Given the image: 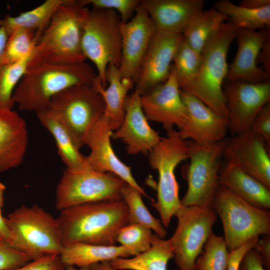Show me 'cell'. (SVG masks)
Segmentation results:
<instances>
[{
  "mask_svg": "<svg viewBox=\"0 0 270 270\" xmlns=\"http://www.w3.org/2000/svg\"><path fill=\"white\" fill-rule=\"evenodd\" d=\"M57 219L64 246H114L118 231L128 224V208L122 199L88 202L60 210Z\"/></svg>",
  "mask_w": 270,
  "mask_h": 270,
  "instance_id": "6da1fadb",
  "label": "cell"
},
{
  "mask_svg": "<svg viewBox=\"0 0 270 270\" xmlns=\"http://www.w3.org/2000/svg\"><path fill=\"white\" fill-rule=\"evenodd\" d=\"M89 11L80 0H64L39 38L29 58L28 68L40 63L86 62L81 42Z\"/></svg>",
  "mask_w": 270,
  "mask_h": 270,
  "instance_id": "7a4b0ae2",
  "label": "cell"
},
{
  "mask_svg": "<svg viewBox=\"0 0 270 270\" xmlns=\"http://www.w3.org/2000/svg\"><path fill=\"white\" fill-rule=\"evenodd\" d=\"M96 76L86 62L38 64L28 68L14 92L12 100L20 110L37 113L48 109L56 94L74 86L92 85Z\"/></svg>",
  "mask_w": 270,
  "mask_h": 270,
  "instance_id": "3957f363",
  "label": "cell"
},
{
  "mask_svg": "<svg viewBox=\"0 0 270 270\" xmlns=\"http://www.w3.org/2000/svg\"><path fill=\"white\" fill-rule=\"evenodd\" d=\"M236 30L232 24L224 22L210 37L200 52L202 62L198 74L184 90L227 119L228 112L222 85L228 70V53L236 38Z\"/></svg>",
  "mask_w": 270,
  "mask_h": 270,
  "instance_id": "277c9868",
  "label": "cell"
},
{
  "mask_svg": "<svg viewBox=\"0 0 270 270\" xmlns=\"http://www.w3.org/2000/svg\"><path fill=\"white\" fill-rule=\"evenodd\" d=\"M5 220L12 234L9 244L14 248L32 260L60 256L64 246L58 220L42 208L22 206Z\"/></svg>",
  "mask_w": 270,
  "mask_h": 270,
  "instance_id": "5b68a950",
  "label": "cell"
},
{
  "mask_svg": "<svg viewBox=\"0 0 270 270\" xmlns=\"http://www.w3.org/2000/svg\"><path fill=\"white\" fill-rule=\"evenodd\" d=\"M166 131V135L148 155L150 166L158 174L157 199L151 204L159 213L164 226L168 228L182 206L174 171L181 162L188 158V146L187 140L178 130L172 128Z\"/></svg>",
  "mask_w": 270,
  "mask_h": 270,
  "instance_id": "8992f818",
  "label": "cell"
},
{
  "mask_svg": "<svg viewBox=\"0 0 270 270\" xmlns=\"http://www.w3.org/2000/svg\"><path fill=\"white\" fill-rule=\"evenodd\" d=\"M122 21L118 14L108 9L90 10L84 22L81 42L82 52L95 66L103 87L109 64L119 67L121 61Z\"/></svg>",
  "mask_w": 270,
  "mask_h": 270,
  "instance_id": "52a82bcc",
  "label": "cell"
},
{
  "mask_svg": "<svg viewBox=\"0 0 270 270\" xmlns=\"http://www.w3.org/2000/svg\"><path fill=\"white\" fill-rule=\"evenodd\" d=\"M212 208L221 218L224 239L229 252L260 234H270V212L244 201L219 186Z\"/></svg>",
  "mask_w": 270,
  "mask_h": 270,
  "instance_id": "ba28073f",
  "label": "cell"
},
{
  "mask_svg": "<svg viewBox=\"0 0 270 270\" xmlns=\"http://www.w3.org/2000/svg\"><path fill=\"white\" fill-rule=\"evenodd\" d=\"M225 138L214 143L200 144L187 140L190 163L184 172L186 192L180 200L182 206L212 208L222 164Z\"/></svg>",
  "mask_w": 270,
  "mask_h": 270,
  "instance_id": "9c48e42d",
  "label": "cell"
},
{
  "mask_svg": "<svg viewBox=\"0 0 270 270\" xmlns=\"http://www.w3.org/2000/svg\"><path fill=\"white\" fill-rule=\"evenodd\" d=\"M70 132L77 146H85L90 128L104 114V100L92 85L67 88L54 96L50 108Z\"/></svg>",
  "mask_w": 270,
  "mask_h": 270,
  "instance_id": "30bf717a",
  "label": "cell"
},
{
  "mask_svg": "<svg viewBox=\"0 0 270 270\" xmlns=\"http://www.w3.org/2000/svg\"><path fill=\"white\" fill-rule=\"evenodd\" d=\"M126 184L113 174L98 172L90 167L66 169L56 187V206L61 210L88 202L121 200Z\"/></svg>",
  "mask_w": 270,
  "mask_h": 270,
  "instance_id": "8fae6325",
  "label": "cell"
},
{
  "mask_svg": "<svg viewBox=\"0 0 270 270\" xmlns=\"http://www.w3.org/2000/svg\"><path fill=\"white\" fill-rule=\"evenodd\" d=\"M175 216L178 224L170 240L178 270H195L217 214L212 208L182 206Z\"/></svg>",
  "mask_w": 270,
  "mask_h": 270,
  "instance_id": "7c38bea8",
  "label": "cell"
},
{
  "mask_svg": "<svg viewBox=\"0 0 270 270\" xmlns=\"http://www.w3.org/2000/svg\"><path fill=\"white\" fill-rule=\"evenodd\" d=\"M223 90L228 112V130L232 136L250 130L256 116L270 102L269 81H228Z\"/></svg>",
  "mask_w": 270,
  "mask_h": 270,
  "instance_id": "4fadbf2b",
  "label": "cell"
},
{
  "mask_svg": "<svg viewBox=\"0 0 270 270\" xmlns=\"http://www.w3.org/2000/svg\"><path fill=\"white\" fill-rule=\"evenodd\" d=\"M120 30V76L135 84L148 46L158 29L141 3L130 20L121 22Z\"/></svg>",
  "mask_w": 270,
  "mask_h": 270,
  "instance_id": "5bb4252c",
  "label": "cell"
},
{
  "mask_svg": "<svg viewBox=\"0 0 270 270\" xmlns=\"http://www.w3.org/2000/svg\"><path fill=\"white\" fill-rule=\"evenodd\" d=\"M270 148L250 130L225 138L223 157L270 189Z\"/></svg>",
  "mask_w": 270,
  "mask_h": 270,
  "instance_id": "9a60e30c",
  "label": "cell"
},
{
  "mask_svg": "<svg viewBox=\"0 0 270 270\" xmlns=\"http://www.w3.org/2000/svg\"><path fill=\"white\" fill-rule=\"evenodd\" d=\"M182 34L157 30L142 60L135 90L140 96L164 82L171 72V63Z\"/></svg>",
  "mask_w": 270,
  "mask_h": 270,
  "instance_id": "2e32d148",
  "label": "cell"
},
{
  "mask_svg": "<svg viewBox=\"0 0 270 270\" xmlns=\"http://www.w3.org/2000/svg\"><path fill=\"white\" fill-rule=\"evenodd\" d=\"M112 132L104 116L92 126L84 142L85 145L90 149V153L86 156L88 164L96 172H110L118 176L148 198L144 189L134 178L130 167L123 162L114 152L110 141Z\"/></svg>",
  "mask_w": 270,
  "mask_h": 270,
  "instance_id": "e0dca14e",
  "label": "cell"
},
{
  "mask_svg": "<svg viewBox=\"0 0 270 270\" xmlns=\"http://www.w3.org/2000/svg\"><path fill=\"white\" fill-rule=\"evenodd\" d=\"M140 100L148 120L161 124L166 130L174 126L180 129L188 120V111L172 70L164 82L141 96Z\"/></svg>",
  "mask_w": 270,
  "mask_h": 270,
  "instance_id": "ac0fdd59",
  "label": "cell"
},
{
  "mask_svg": "<svg viewBox=\"0 0 270 270\" xmlns=\"http://www.w3.org/2000/svg\"><path fill=\"white\" fill-rule=\"evenodd\" d=\"M188 111V120L178 132L186 140L200 144L216 142L225 138L228 120L218 115L196 97L180 90Z\"/></svg>",
  "mask_w": 270,
  "mask_h": 270,
  "instance_id": "d6986e66",
  "label": "cell"
},
{
  "mask_svg": "<svg viewBox=\"0 0 270 270\" xmlns=\"http://www.w3.org/2000/svg\"><path fill=\"white\" fill-rule=\"evenodd\" d=\"M140 98L136 90L128 96L123 121L112 136L113 138L124 142L130 154H148L162 138L148 124L142 106Z\"/></svg>",
  "mask_w": 270,
  "mask_h": 270,
  "instance_id": "ffe728a7",
  "label": "cell"
},
{
  "mask_svg": "<svg viewBox=\"0 0 270 270\" xmlns=\"http://www.w3.org/2000/svg\"><path fill=\"white\" fill-rule=\"evenodd\" d=\"M269 37L270 28L260 30L236 28L235 38L238 41V51L228 68V81L250 83L269 81L270 75L257 64L260 52Z\"/></svg>",
  "mask_w": 270,
  "mask_h": 270,
  "instance_id": "44dd1931",
  "label": "cell"
},
{
  "mask_svg": "<svg viewBox=\"0 0 270 270\" xmlns=\"http://www.w3.org/2000/svg\"><path fill=\"white\" fill-rule=\"evenodd\" d=\"M158 30L182 34L192 21L204 10V0H142Z\"/></svg>",
  "mask_w": 270,
  "mask_h": 270,
  "instance_id": "7402d4cb",
  "label": "cell"
},
{
  "mask_svg": "<svg viewBox=\"0 0 270 270\" xmlns=\"http://www.w3.org/2000/svg\"><path fill=\"white\" fill-rule=\"evenodd\" d=\"M28 144L24 119L16 111L0 108V172L22 162Z\"/></svg>",
  "mask_w": 270,
  "mask_h": 270,
  "instance_id": "603a6c76",
  "label": "cell"
},
{
  "mask_svg": "<svg viewBox=\"0 0 270 270\" xmlns=\"http://www.w3.org/2000/svg\"><path fill=\"white\" fill-rule=\"evenodd\" d=\"M106 80L108 86L103 87L100 78L96 76L92 86L102 97L105 104L104 116L114 132L121 125L125 114V104L128 93L134 86L129 80L122 79L118 67L109 64L106 73Z\"/></svg>",
  "mask_w": 270,
  "mask_h": 270,
  "instance_id": "cb8c5ba5",
  "label": "cell"
},
{
  "mask_svg": "<svg viewBox=\"0 0 270 270\" xmlns=\"http://www.w3.org/2000/svg\"><path fill=\"white\" fill-rule=\"evenodd\" d=\"M218 181L220 186L251 205L264 210L270 208V189L236 165L228 162L222 164Z\"/></svg>",
  "mask_w": 270,
  "mask_h": 270,
  "instance_id": "d4e9b609",
  "label": "cell"
},
{
  "mask_svg": "<svg viewBox=\"0 0 270 270\" xmlns=\"http://www.w3.org/2000/svg\"><path fill=\"white\" fill-rule=\"evenodd\" d=\"M132 256L131 252L121 246H102L76 242L64 246L60 254L66 266L84 267L110 262L118 258Z\"/></svg>",
  "mask_w": 270,
  "mask_h": 270,
  "instance_id": "484cf974",
  "label": "cell"
},
{
  "mask_svg": "<svg viewBox=\"0 0 270 270\" xmlns=\"http://www.w3.org/2000/svg\"><path fill=\"white\" fill-rule=\"evenodd\" d=\"M36 114L40 123L55 139L58 152L67 169L74 170L90 167L86 156L80 152L70 132L55 113L48 108Z\"/></svg>",
  "mask_w": 270,
  "mask_h": 270,
  "instance_id": "4316f807",
  "label": "cell"
},
{
  "mask_svg": "<svg viewBox=\"0 0 270 270\" xmlns=\"http://www.w3.org/2000/svg\"><path fill=\"white\" fill-rule=\"evenodd\" d=\"M172 258L174 252L170 240H164L152 234L148 250L131 258L113 260L110 263L120 270H167L168 262Z\"/></svg>",
  "mask_w": 270,
  "mask_h": 270,
  "instance_id": "83f0119b",
  "label": "cell"
},
{
  "mask_svg": "<svg viewBox=\"0 0 270 270\" xmlns=\"http://www.w3.org/2000/svg\"><path fill=\"white\" fill-rule=\"evenodd\" d=\"M64 0H46L36 8L18 16L6 15L0 19V26L4 29L8 38L19 30L26 29L35 32L38 40Z\"/></svg>",
  "mask_w": 270,
  "mask_h": 270,
  "instance_id": "f1b7e54d",
  "label": "cell"
},
{
  "mask_svg": "<svg viewBox=\"0 0 270 270\" xmlns=\"http://www.w3.org/2000/svg\"><path fill=\"white\" fill-rule=\"evenodd\" d=\"M226 16L236 28L252 30L270 28V6L252 9L236 5L229 0L216 2L214 8Z\"/></svg>",
  "mask_w": 270,
  "mask_h": 270,
  "instance_id": "f546056e",
  "label": "cell"
},
{
  "mask_svg": "<svg viewBox=\"0 0 270 270\" xmlns=\"http://www.w3.org/2000/svg\"><path fill=\"white\" fill-rule=\"evenodd\" d=\"M228 20L215 8L203 10L186 27L182 36L192 48L200 54L210 37Z\"/></svg>",
  "mask_w": 270,
  "mask_h": 270,
  "instance_id": "4dcf8cb0",
  "label": "cell"
},
{
  "mask_svg": "<svg viewBox=\"0 0 270 270\" xmlns=\"http://www.w3.org/2000/svg\"><path fill=\"white\" fill-rule=\"evenodd\" d=\"M172 72L180 90H186L192 83L199 71L200 54L196 52L183 37L174 52Z\"/></svg>",
  "mask_w": 270,
  "mask_h": 270,
  "instance_id": "1f68e13d",
  "label": "cell"
},
{
  "mask_svg": "<svg viewBox=\"0 0 270 270\" xmlns=\"http://www.w3.org/2000/svg\"><path fill=\"white\" fill-rule=\"evenodd\" d=\"M142 194L126 184L122 190V200L128 208V224H139L150 228L159 237L164 238L167 231L160 220L154 217L142 201Z\"/></svg>",
  "mask_w": 270,
  "mask_h": 270,
  "instance_id": "d6a6232c",
  "label": "cell"
},
{
  "mask_svg": "<svg viewBox=\"0 0 270 270\" xmlns=\"http://www.w3.org/2000/svg\"><path fill=\"white\" fill-rule=\"evenodd\" d=\"M230 256L224 236L212 232L196 261V270H226Z\"/></svg>",
  "mask_w": 270,
  "mask_h": 270,
  "instance_id": "836d02e7",
  "label": "cell"
},
{
  "mask_svg": "<svg viewBox=\"0 0 270 270\" xmlns=\"http://www.w3.org/2000/svg\"><path fill=\"white\" fill-rule=\"evenodd\" d=\"M38 41L35 32L21 29L8 38L1 59V66L15 62L31 56Z\"/></svg>",
  "mask_w": 270,
  "mask_h": 270,
  "instance_id": "e575fe53",
  "label": "cell"
},
{
  "mask_svg": "<svg viewBox=\"0 0 270 270\" xmlns=\"http://www.w3.org/2000/svg\"><path fill=\"white\" fill-rule=\"evenodd\" d=\"M30 56L6 64L0 69V108L12 110L15 104L12 94L28 69Z\"/></svg>",
  "mask_w": 270,
  "mask_h": 270,
  "instance_id": "d590c367",
  "label": "cell"
},
{
  "mask_svg": "<svg viewBox=\"0 0 270 270\" xmlns=\"http://www.w3.org/2000/svg\"><path fill=\"white\" fill-rule=\"evenodd\" d=\"M152 235L148 228L139 224H128L118 232L116 242L131 252L132 256L148 250Z\"/></svg>",
  "mask_w": 270,
  "mask_h": 270,
  "instance_id": "8d00e7d4",
  "label": "cell"
},
{
  "mask_svg": "<svg viewBox=\"0 0 270 270\" xmlns=\"http://www.w3.org/2000/svg\"><path fill=\"white\" fill-rule=\"evenodd\" d=\"M80 2L86 6L90 4L93 8L114 10L122 22L130 20L141 4L140 0H80Z\"/></svg>",
  "mask_w": 270,
  "mask_h": 270,
  "instance_id": "74e56055",
  "label": "cell"
},
{
  "mask_svg": "<svg viewBox=\"0 0 270 270\" xmlns=\"http://www.w3.org/2000/svg\"><path fill=\"white\" fill-rule=\"evenodd\" d=\"M31 260L30 256L12 248L0 236V270H14Z\"/></svg>",
  "mask_w": 270,
  "mask_h": 270,
  "instance_id": "f35d334b",
  "label": "cell"
},
{
  "mask_svg": "<svg viewBox=\"0 0 270 270\" xmlns=\"http://www.w3.org/2000/svg\"><path fill=\"white\" fill-rule=\"evenodd\" d=\"M250 130L261 138L270 148V102L256 116Z\"/></svg>",
  "mask_w": 270,
  "mask_h": 270,
  "instance_id": "ab89813d",
  "label": "cell"
},
{
  "mask_svg": "<svg viewBox=\"0 0 270 270\" xmlns=\"http://www.w3.org/2000/svg\"><path fill=\"white\" fill-rule=\"evenodd\" d=\"M14 270H66L60 256L50 255L32 260Z\"/></svg>",
  "mask_w": 270,
  "mask_h": 270,
  "instance_id": "60d3db41",
  "label": "cell"
},
{
  "mask_svg": "<svg viewBox=\"0 0 270 270\" xmlns=\"http://www.w3.org/2000/svg\"><path fill=\"white\" fill-rule=\"evenodd\" d=\"M259 240V236L253 237L230 252L226 270H238L240 263L245 254L250 249L255 248Z\"/></svg>",
  "mask_w": 270,
  "mask_h": 270,
  "instance_id": "b9f144b4",
  "label": "cell"
},
{
  "mask_svg": "<svg viewBox=\"0 0 270 270\" xmlns=\"http://www.w3.org/2000/svg\"><path fill=\"white\" fill-rule=\"evenodd\" d=\"M238 270H266L262 259L254 248L248 250L243 256Z\"/></svg>",
  "mask_w": 270,
  "mask_h": 270,
  "instance_id": "7bdbcfd3",
  "label": "cell"
},
{
  "mask_svg": "<svg viewBox=\"0 0 270 270\" xmlns=\"http://www.w3.org/2000/svg\"><path fill=\"white\" fill-rule=\"evenodd\" d=\"M254 249L260 256L264 268H270V234H264L258 242Z\"/></svg>",
  "mask_w": 270,
  "mask_h": 270,
  "instance_id": "ee69618b",
  "label": "cell"
},
{
  "mask_svg": "<svg viewBox=\"0 0 270 270\" xmlns=\"http://www.w3.org/2000/svg\"><path fill=\"white\" fill-rule=\"evenodd\" d=\"M262 64V68L270 75V37L265 42L258 58V62Z\"/></svg>",
  "mask_w": 270,
  "mask_h": 270,
  "instance_id": "f6af8a7d",
  "label": "cell"
},
{
  "mask_svg": "<svg viewBox=\"0 0 270 270\" xmlns=\"http://www.w3.org/2000/svg\"><path fill=\"white\" fill-rule=\"evenodd\" d=\"M239 6L252 9H258L270 6V0H242Z\"/></svg>",
  "mask_w": 270,
  "mask_h": 270,
  "instance_id": "bcb514c9",
  "label": "cell"
},
{
  "mask_svg": "<svg viewBox=\"0 0 270 270\" xmlns=\"http://www.w3.org/2000/svg\"><path fill=\"white\" fill-rule=\"evenodd\" d=\"M0 236L10 242L12 239V234L7 225L5 218L2 214V210L0 209Z\"/></svg>",
  "mask_w": 270,
  "mask_h": 270,
  "instance_id": "7dc6e473",
  "label": "cell"
},
{
  "mask_svg": "<svg viewBox=\"0 0 270 270\" xmlns=\"http://www.w3.org/2000/svg\"><path fill=\"white\" fill-rule=\"evenodd\" d=\"M94 270H120L113 268L110 262H104L92 266Z\"/></svg>",
  "mask_w": 270,
  "mask_h": 270,
  "instance_id": "c3c4849f",
  "label": "cell"
},
{
  "mask_svg": "<svg viewBox=\"0 0 270 270\" xmlns=\"http://www.w3.org/2000/svg\"><path fill=\"white\" fill-rule=\"evenodd\" d=\"M6 186L0 182V209L1 210L4 206V192Z\"/></svg>",
  "mask_w": 270,
  "mask_h": 270,
  "instance_id": "681fc988",
  "label": "cell"
},
{
  "mask_svg": "<svg viewBox=\"0 0 270 270\" xmlns=\"http://www.w3.org/2000/svg\"><path fill=\"white\" fill-rule=\"evenodd\" d=\"M66 270H94L93 267L91 266L77 267L74 266H66Z\"/></svg>",
  "mask_w": 270,
  "mask_h": 270,
  "instance_id": "f907efd6",
  "label": "cell"
},
{
  "mask_svg": "<svg viewBox=\"0 0 270 270\" xmlns=\"http://www.w3.org/2000/svg\"><path fill=\"white\" fill-rule=\"evenodd\" d=\"M4 46L3 45L0 44V69L2 68L0 62H1V59H2V54H3L4 52Z\"/></svg>",
  "mask_w": 270,
  "mask_h": 270,
  "instance_id": "816d5d0a",
  "label": "cell"
},
{
  "mask_svg": "<svg viewBox=\"0 0 270 270\" xmlns=\"http://www.w3.org/2000/svg\"><path fill=\"white\" fill-rule=\"evenodd\" d=\"M178 270V269H177V270ZM195 270H196V269Z\"/></svg>",
  "mask_w": 270,
  "mask_h": 270,
  "instance_id": "f5cc1de1",
  "label": "cell"
}]
</instances>
